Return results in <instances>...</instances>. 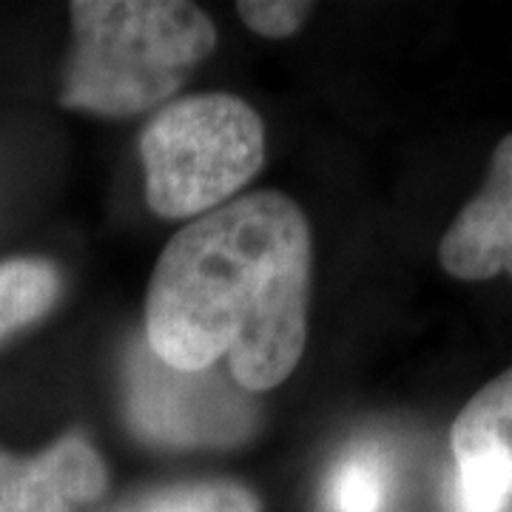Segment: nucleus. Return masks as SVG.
<instances>
[{
	"label": "nucleus",
	"instance_id": "1",
	"mask_svg": "<svg viewBox=\"0 0 512 512\" xmlns=\"http://www.w3.org/2000/svg\"><path fill=\"white\" fill-rule=\"evenodd\" d=\"M311 228L279 191L191 220L165 245L146 296V342L177 370L228 365L248 393L291 376L308 339Z\"/></svg>",
	"mask_w": 512,
	"mask_h": 512
},
{
	"label": "nucleus",
	"instance_id": "2",
	"mask_svg": "<svg viewBox=\"0 0 512 512\" xmlns=\"http://www.w3.org/2000/svg\"><path fill=\"white\" fill-rule=\"evenodd\" d=\"M63 69L66 109L131 117L180 92L217 46L208 15L180 0H77Z\"/></svg>",
	"mask_w": 512,
	"mask_h": 512
},
{
	"label": "nucleus",
	"instance_id": "3",
	"mask_svg": "<svg viewBox=\"0 0 512 512\" xmlns=\"http://www.w3.org/2000/svg\"><path fill=\"white\" fill-rule=\"evenodd\" d=\"M148 208L197 220L237 194L265 163V126L245 100L194 94L168 103L140 134Z\"/></svg>",
	"mask_w": 512,
	"mask_h": 512
},
{
	"label": "nucleus",
	"instance_id": "4",
	"mask_svg": "<svg viewBox=\"0 0 512 512\" xmlns=\"http://www.w3.org/2000/svg\"><path fill=\"white\" fill-rule=\"evenodd\" d=\"M131 427L165 447H225L254 430L256 410L248 390L220 370H177L148 342L131 350L126 376Z\"/></svg>",
	"mask_w": 512,
	"mask_h": 512
},
{
	"label": "nucleus",
	"instance_id": "5",
	"mask_svg": "<svg viewBox=\"0 0 512 512\" xmlns=\"http://www.w3.org/2000/svg\"><path fill=\"white\" fill-rule=\"evenodd\" d=\"M106 464L89 439L69 433L37 456L0 450V512H74L106 490Z\"/></svg>",
	"mask_w": 512,
	"mask_h": 512
},
{
	"label": "nucleus",
	"instance_id": "6",
	"mask_svg": "<svg viewBox=\"0 0 512 512\" xmlns=\"http://www.w3.org/2000/svg\"><path fill=\"white\" fill-rule=\"evenodd\" d=\"M439 259L447 274L467 282L512 276V134L495 146L487 180L444 234Z\"/></svg>",
	"mask_w": 512,
	"mask_h": 512
},
{
	"label": "nucleus",
	"instance_id": "7",
	"mask_svg": "<svg viewBox=\"0 0 512 512\" xmlns=\"http://www.w3.org/2000/svg\"><path fill=\"white\" fill-rule=\"evenodd\" d=\"M450 444L456 470L490 478L512 495V367L464 404Z\"/></svg>",
	"mask_w": 512,
	"mask_h": 512
},
{
	"label": "nucleus",
	"instance_id": "8",
	"mask_svg": "<svg viewBox=\"0 0 512 512\" xmlns=\"http://www.w3.org/2000/svg\"><path fill=\"white\" fill-rule=\"evenodd\" d=\"M60 296V274L46 259L0 262V339L37 322Z\"/></svg>",
	"mask_w": 512,
	"mask_h": 512
},
{
	"label": "nucleus",
	"instance_id": "9",
	"mask_svg": "<svg viewBox=\"0 0 512 512\" xmlns=\"http://www.w3.org/2000/svg\"><path fill=\"white\" fill-rule=\"evenodd\" d=\"M390 495L387 467L373 450L350 453L328 481V512H384Z\"/></svg>",
	"mask_w": 512,
	"mask_h": 512
},
{
	"label": "nucleus",
	"instance_id": "10",
	"mask_svg": "<svg viewBox=\"0 0 512 512\" xmlns=\"http://www.w3.org/2000/svg\"><path fill=\"white\" fill-rule=\"evenodd\" d=\"M123 512H259V504L245 487L231 481H197L146 495Z\"/></svg>",
	"mask_w": 512,
	"mask_h": 512
},
{
	"label": "nucleus",
	"instance_id": "11",
	"mask_svg": "<svg viewBox=\"0 0 512 512\" xmlns=\"http://www.w3.org/2000/svg\"><path fill=\"white\" fill-rule=\"evenodd\" d=\"M239 18L262 37H291L313 12V3L296 0H245L237 6Z\"/></svg>",
	"mask_w": 512,
	"mask_h": 512
}]
</instances>
